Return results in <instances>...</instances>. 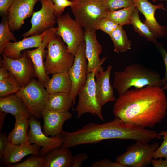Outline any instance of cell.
<instances>
[{
	"instance_id": "cell-1",
	"label": "cell",
	"mask_w": 167,
	"mask_h": 167,
	"mask_svg": "<svg viewBox=\"0 0 167 167\" xmlns=\"http://www.w3.org/2000/svg\"><path fill=\"white\" fill-rule=\"evenodd\" d=\"M167 99L161 87L147 86L128 90L115 100L113 112L127 123L143 128L161 122L167 113Z\"/></svg>"
},
{
	"instance_id": "cell-2",
	"label": "cell",
	"mask_w": 167,
	"mask_h": 167,
	"mask_svg": "<svg viewBox=\"0 0 167 167\" xmlns=\"http://www.w3.org/2000/svg\"><path fill=\"white\" fill-rule=\"evenodd\" d=\"M63 139L61 147L69 148L80 145L94 144L111 139L140 141L143 135L142 129L125 122L115 117L113 120L102 123H88L71 132L63 131L60 135Z\"/></svg>"
},
{
	"instance_id": "cell-3",
	"label": "cell",
	"mask_w": 167,
	"mask_h": 167,
	"mask_svg": "<svg viewBox=\"0 0 167 167\" xmlns=\"http://www.w3.org/2000/svg\"><path fill=\"white\" fill-rule=\"evenodd\" d=\"M113 87L119 96L131 87L140 89L146 86L161 87L160 75L152 69L141 64H134L126 66L122 71H116Z\"/></svg>"
},
{
	"instance_id": "cell-4",
	"label": "cell",
	"mask_w": 167,
	"mask_h": 167,
	"mask_svg": "<svg viewBox=\"0 0 167 167\" xmlns=\"http://www.w3.org/2000/svg\"><path fill=\"white\" fill-rule=\"evenodd\" d=\"M46 48L44 62L46 74L68 72L73 64L75 56L69 51L61 38L56 35L50 40Z\"/></svg>"
},
{
	"instance_id": "cell-5",
	"label": "cell",
	"mask_w": 167,
	"mask_h": 167,
	"mask_svg": "<svg viewBox=\"0 0 167 167\" xmlns=\"http://www.w3.org/2000/svg\"><path fill=\"white\" fill-rule=\"evenodd\" d=\"M71 1L70 7L75 19L84 29L95 30L97 23L109 11L105 0Z\"/></svg>"
},
{
	"instance_id": "cell-6",
	"label": "cell",
	"mask_w": 167,
	"mask_h": 167,
	"mask_svg": "<svg viewBox=\"0 0 167 167\" xmlns=\"http://www.w3.org/2000/svg\"><path fill=\"white\" fill-rule=\"evenodd\" d=\"M95 72L94 71L87 74L86 83L77 93L79 101L75 110L77 113L78 118L83 114L89 113L104 122V118L102 113L103 106L96 92Z\"/></svg>"
},
{
	"instance_id": "cell-7",
	"label": "cell",
	"mask_w": 167,
	"mask_h": 167,
	"mask_svg": "<svg viewBox=\"0 0 167 167\" xmlns=\"http://www.w3.org/2000/svg\"><path fill=\"white\" fill-rule=\"evenodd\" d=\"M38 80L33 78L26 86L16 93L30 113L37 119L42 118L43 110L49 94Z\"/></svg>"
},
{
	"instance_id": "cell-8",
	"label": "cell",
	"mask_w": 167,
	"mask_h": 167,
	"mask_svg": "<svg viewBox=\"0 0 167 167\" xmlns=\"http://www.w3.org/2000/svg\"><path fill=\"white\" fill-rule=\"evenodd\" d=\"M158 143L138 141L129 146L126 152L118 156L116 161L125 167H147L152 163Z\"/></svg>"
},
{
	"instance_id": "cell-9",
	"label": "cell",
	"mask_w": 167,
	"mask_h": 167,
	"mask_svg": "<svg viewBox=\"0 0 167 167\" xmlns=\"http://www.w3.org/2000/svg\"><path fill=\"white\" fill-rule=\"evenodd\" d=\"M56 20V34L61 38L69 51L75 56L79 45L85 41L84 30L68 13L57 17Z\"/></svg>"
},
{
	"instance_id": "cell-10",
	"label": "cell",
	"mask_w": 167,
	"mask_h": 167,
	"mask_svg": "<svg viewBox=\"0 0 167 167\" xmlns=\"http://www.w3.org/2000/svg\"><path fill=\"white\" fill-rule=\"evenodd\" d=\"M22 57L18 59L10 58L2 53L0 64L14 77L21 87L27 86L35 77L32 61L26 50L22 51Z\"/></svg>"
},
{
	"instance_id": "cell-11",
	"label": "cell",
	"mask_w": 167,
	"mask_h": 167,
	"mask_svg": "<svg viewBox=\"0 0 167 167\" xmlns=\"http://www.w3.org/2000/svg\"><path fill=\"white\" fill-rule=\"evenodd\" d=\"M41 8L34 12L31 19L30 29L23 34L25 38L41 34L46 30L55 27L57 24L56 18L54 14V3L52 0H40Z\"/></svg>"
},
{
	"instance_id": "cell-12",
	"label": "cell",
	"mask_w": 167,
	"mask_h": 167,
	"mask_svg": "<svg viewBox=\"0 0 167 167\" xmlns=\"http://www.w3.org/2000/svg\"><path fill=\"white\" fill-rule=\"evenodd\" d=\"M85 41L78 46L72 66L68 72L72 83L70 92L73 106L79 90L85 85L87 80L88 61L85 54Z\"/></svg>"
},
{
	"instance_id": "cell-13",
	"label": "cell",
	"mask_w": 167,
	"mask_h": 167,
	"mask_svg": "<svg viewBox=\"0 0 167 167\" xmlns=\"http://www.w3.org/2000/svg\"><path fill=\"white\" fill-rule=\"evenodd\" d=\"M29 119L30 129L27 131V141L42 147L39 156H44L50 150L62 146L63 139L60 135L48 137L42 131L40 122L35 117L31 114Z\"/></svg>"
},
{
	"instance_id": "cell-14",
	"label": "cell",
	"mask_w": 167,
	"mask_h": 167,
	"mask_svg": "<svg viewBox=\"0 0 167 167\" xmlns=\"http://www.w3.org/2000/svg\"><path fill=\"white\" fill-rule=\"evenodd\" d=\"M84 30L85 54L88 61L87 74L95 71V75L104 71L101 65L107 57H104L101 60L100 59L99 55L102 52V48L97 40L96 31Z\"/></svg>"
},
{
	"instance_id": "cell-15",
	"label": "cell",
	"mask_w": 167,
	"mask_h": 167,
	"mask_svg": "<svg viewBox=\"0 0 167 167\" xmlns=\"http://www.w3.org/2000/svg\"><path fill=\"white\" fill-rule=\"evenodd\" d=\"M40 0H14L8 11V22L11 30H19L24 20L32 16L35 4Z\"/></svg>"
},
{
	"instance_id": "cell-16",
	"label": "cell",
	"mask_w": 167,
	"mask_h": 167,
	"mask_svg": "<svg viewBox=\"0 0 167 167\" xmlns=\"http://www.w3.org/2000/svg\"><path fill=\"white\" fill-rule=\"evenodd\" d=\"M57 27L49 29L45 35L41 45L36 49L32 50H26L31 59L35 72V77L38 80L45 88L49 78L45 72L43 62V55L45 49L50 40L56 34Z\"/></svg>"
},
{
	"instance_id": "cell-17",
	"label": "cell",
	"mask_w": 167,
	"mask_h": 167,
	"mask_svg": "<svg viewBox=\"0 0 167 167\" xmlns=\"http://www.w3.org/2000/svg\"><path fill=\"white\" fill-rule=\"evenodd\" d=\"M133 2L135 6L145 17V20L143 23L150 28L157 38L167 36V26L160 25L155 16L156 10L164 8L165 6L161 3L153 5L148 0H133Z\"/></svg>"
},
{
	"instance_id": "cell-18",
	"label": "cell",
	"mask_w": 167,
	"mask_h": 167,
	"mask_svg": "<svg viewBox=\"0 0 167 167\" xmlns=\"http://www.w3.org/2000/svg\"><path fill=\"white\" fill-rule=\"evenodd\" d=\"M41 147L36 144H31L28 142L19 145L10 142L5 148L2 161L6 167L8 165L18 163L28 155H39Z\"/></svg>"
},
{
	"instance_id": "cell-19",
	"label": "cell",
	"mask_w": 167,
	"mask_h": 167,
	"mask_svg": "<svg viewBox=\"0 0 167 167\" xmlns=\"http://www.w3.org/2000/svg\"><path fill=\"white\" fill-rule=\"evenodd\" d=\"M72 115L70 112H59L44 109L42 118L43 120V131L47 136L59 135L62 131L65 121L71 119Z\"/></svg>"
},
{
	"instance_id": "cell-20",
	"label": "cell",
	"mask_w": 167,
	"mask_h": 167,
	"mask_svg": "<svg viewBox=\"0 0 167 167\" xmlns=\"http://www.w3.org/2000/svg\"><path fill=\"white\" fill-rule=\"evenodd\" d=\"M49 29L40 35L24 38L18 41L9 42L4 49L2 53L11 59L21 58L23 55L22 51L30 48H37L41 45Z\"/></svg>"
},
{
	"instance_id": "cell-21",
	"label": "cell",
	"mask_w": 167,
	"mask_h": 167,
	"mask_svg": "<svg viewBox=\"0 0 167 167\" xmlns=\"http://www.w3.org/2000/svg\"><path fill=\"white\" fill-rule=\"evenodd\" d=\"M112 68V66L109 65L105 71L95 75L96 92L103 106L108 102L116 100L113 86L111 85L110 82Z\"/></svg>"
},
{
	"instance_id": "cell-22",
	"label": "cell",
	"mask_w": 167,
	"mask_h": 167,
	"mask_svg": "<svg viewBox=\"0 0 167 167\" xmlns=\"http://www.w3.org/2000/svg\"><path fill=\"white\" fill-rule=\"evenodd\" d=\"M44 156V167H72L73 156L69 148L53 149Z\"/></svg>"
},
{
	"instance_id": "cell-23",
	"label": "cell",
	"mask_w": 167,
	"mask_h": 167,
	"mask_svg": "<svg viewBox=\"0 0 167 167\" xmlns=\"http://www.w3.org/2000/svg\"><path fill=\"white\" fill-rule=\"evenodd\" d=\"M0 111L10 113L15 117L31 115L22 101L16 94L0 97Z\"/></svg>"
},
{
	"instance_id": "cell-24",
	"label": "cell",
	"mask_w": 167,
	"mask_h": 167,
	"mask_svg": "<svg viewBox=\"0 0 167 167\" xmlns=\"http://www.w3.org/2000/svg\"><path fill=\"white\" fill-rule=\"evenodd\" d=\"M73 105V100L70 93L58 92L49 94L44 109L65 112H69Z\"/></svg>"
},
{
	"instance_id": "cell-25",
	"label": "cell",
	"mask_w": 167,
	"mask_h": 167,
	"mask_svg": "<svg viewBox=\"0 0 167 167\" xmlns=\"http://www.w3.org/2000/svg\"><path fill=\"white\" fill-rule=\"evenodd\" d=\"M29 116L20 115L15 117V122L14 127L8 136L10 143L19 145L28 142L27 133L29 126Z\"/></svg>"
},
{
	"instance_id": "cell-26",
	"label": "cell",
	"mask_w": 167,
	"mask_h": 167,
	"mask_svg": "<svg viewBox=\"0 0 167 167\" xmlns=\"http://www.w3.org/2000/svg\"><path fill=\"white\" fill-rule=\"evenodd\" d=\"M72 83L68 72L52 74L45 88L49 94L58 92L70 93Z\"/></svg>"
},
{
	"instance_id": "cell-27",
	"label": "cell",
	"mask_w": 167,
	"mask_h": 167,
	"mask_svg": "<svg viewBox=\"0 0 167 167\" xmlns=\"http://www.w3.org/2000/svg\"><path fill=\"white\" fill-rule=\"evenodd\" d=\"M139 11L135 7L132 15L131 24L133 26L134 30L148 41L155 44L158 42L157 37L150 28L141 21L139 17Z\"/></svg>"
},
{
	"instance_id": "cell-28",
	"label": "cell",
	"mask_w": 167,
	"mask_h": 167,
	"mask_svg": "<svg viewBox=\"0 0 167 167\" xmlns=\"http://www.w3.org/2000/svg\"><path fill=\"white\" fill-rule=\"evenodd\" d=\"M109 36L113 43L115 52L119 53L131 49V41L129 39L123 26L119 25Z\"/></svg>"
},
{
	"instance_id": "cell-29",
	"label": "cell",
	"mask_w": 167,
	"mask_h": 167,
	"mask_svg": "<svg viewBox=\"0 0 167 167\" xmlns=\"http://www.w3.org/2000/svg\"><path fill=\"white\" fill-rule=\"evenodd\" d=\"M134 4L128 7L121 9L113 11H108L105 14L107 17L118 25L131 24L132 15L135 8Z\"/></svg>"
},
{
	"instance_id": "cell-30",
	"label": "cell",
	"mask_w": 167,
	"mask_h": 167,
	"mask_svg": "<svg viewBox=\"0 0 167 167\" xmlns=\"http://www.w3.org/2000/svg\"><path fill=\"white\" fill-rule=\"evenodd\" d=\"M8 22V15L2 17L0 23V54H2L4 48L11 40L14 42L17 39L13 32L11 31Z\"/></svg>"
},
{
	"instance_id": "cell-31",
	"label": "cell",
	"mask_w": 167,
	"mask_h": 167,
	"mask_svg": "<svg viewBox=\"0 0 167 167\" xmlns=\"http://www.w3.org/2000/svg\"><path fill=\"white\" fill-rule=\"evenodd\" d=\"M21 88L16 79L11 73L8 77L0 81V97L16 94Z\"/></svg>"
},
{
	"instance_id": "cell-32",
	"label": "cell",
	"mask_w": 167,
	"mask_h": 167,
	"mask_svg": "<svg viewBox=\"0 0 167 167\" xmlns=\"http://www.w3.org/2000/svg\"><path fill=\"white\" fill-rule=\"evenodd\" d=\"M44 156L33 155L22 162L7 165L8 167H44Z\"/></svg>"
},
{
	"instance_id": "cell-33",
	"label": "cell",
	"mask_w": 167,
	"mask_h": 167,
	"mask_svg": "<svg viewBox=\"0 0 167 167\" xmlns=\"http://www.w3.org/2000/svg\"><path fill=\"white\" fill-rule=\"evenodd\" d=\"M119 25L106 17L101 19L96 25V31L100 30L109 35Z\"/></svg>"
},
{
	"instance_id": "cell-34",
	"label": "cell",
	"mask_w": 167,
	"mask_h": 167,
	"mask_svg": "<svg viewBox=\"0 0 167 167\" xmlns=\"http://www.w3.org/2000/svg\"><path fill=\"white\" fill-rule=\"evenodd\" d=\"M109 11L129 7L134 4L133 0H105Z\"/></svg>"
},
{
	"instance_id": "cell-35",
	"label": "cell",
	"mask_w": 167,
	"mask_h": 167,
	"mask_svg": "<svg viewBox=\"0 0 167 167\" xmlns=\"http://www.w3.org/2000/svg\"><path fill=\"white\" fill-rule=\"evenodd\" d=\"M159 134L162 136L163 141L155 152L153 159L163 158L167 159V131H160Z\"/></svg>"
},
{
	"instance_id": "cell-36",
	"label": "cell",
	"mask_w": 167,
	"mask_h": 167,
	"mask_svg": "<svg viewBox=\"0 0 167 167\" xmlns=\"http://www.w3.org/2000/svg\"><path fill=\"white\" fill-rule=\"evenodd\" d=\"M54 3V14L57 18L62 15L65 8L71 6L73 3L69 0H52Z\"/></svg>"
},
{
	"instance_id": "cell-37",
	"label": "cell",
	"mask_w": 167,
	"mask_h": 167,
	"mask_svg": "<svg viewBox=\"0 0 167 167\" xmlns=\"http://www.w3.org/2000/svg\"><path fill=\"white\" fill-rule=\"evenodd\" d=\"M92 167H125L116 161L113 162L107 159H104L96 161L91 165Z\"/></svg>"
},
{
	"instance_id": "cell-38",
	"label": "cell",
	"mask_w": 167,
	"mask_h": 167,
	"mask_svg": "<svg viewBox=\"0 0 167 167\" xmlns=\"http://www.w3.org/2000/svg\"><path fill=\"white\" fill-rule=\"evenodd\" d=\"M155 45L163 58L165 66V75L161 81L162 85H164L167 82V51L165 49L163 45L158 42Z\"/></svg>"
},
{
	"instance_id": "cell-39",
	"label": "cell",
	"mask_w": 167,
	"mask_h": 167,
	"mask_svg": "<svg viewBox=\"0 0 167 167\" xmlns=\"http://www.w3.org/2000/svg\"><path fill=\"white\" fill-rule=\"evenodd\" d=\"M14 0H0V15L2 17L7 15L8 11Z\"/></svg>"
},
{
	"instance_id": "cell-40",
	"label": "cell",
	"mask_w": 167,
	"mask_h": 167,
	"mask_svg": "<svg viewBox=\"0 0 167 167\" xmlns=\"http://www.w3.org/2000/svg\"><path fill=\"white\" fill-rule=\"evenodd\" d=\"M10 142L8 136L5 132L0 133V160L2 159L3 155L7 144Z\"/></svg>"
},
{
	"instance_id": "cell-41",
	"label": "cell",
	"mask_w": 167,
	"mask_h": 167,
	"mask_svg": "<svg viewBox=\"0 0 167 167\" xmlns=\"http://www.w3.org/2000/svg\"><path fill=\"white\" fill-rule=\"evenodd\" d=\"M88 158L84 153H79L73 156L72 167H81L83 162Z\"/></svg>"
},
{
	"instance_id": "cell-42",
	"label": "cell",
	"mask_w": 167,
	"mask_h": 167,
	"mask_svg": "<svg viewBox=\"0 0 167 167\" xmlns=\"http://www.w3.org/2000/svg\"><path fill=\"white\" fill-rule=\"evenodd\" d=\"M151 164L153 167H167V159L164 160L162 158L153 159Z\"/></svg>"
},
{
	"instance_id": "cell-43",
	"label": "cell",
	"mask_w": 167,
	"mask_h": 167,
	"mask_svg": "<svg viewBox=\"0 0 167 167\" xmlns=\"http://www.w3.org/2000/svg\"><path fill=\"white\" fill-rule=\"evenodd\" d=\"M10 74L9 71L5 66L0 64V81L8 77Z\"/></svg>"
},
{
	"instance_id": "cell-44",
	"label": "cell",
	"mask_w": 167,
	"mask_h": 167,
	"mask_svg": "<svg viewBox=\"0 0 167 167\" xmlns=\"http://www.w3.org/2000/svg\"><path fill=\"white\" fill-rule=\"evenodd\" d=\"M7 113L0 111V130L2 129L4 124V122Z\"/></svg>"
},
{
	"instance_id": "cell-45",
	"label": "cell",
	"mask_w": 167,
	"mask_h": 167,
	"mask_svg": "<svg viewBox=\"0 0 167 167\" xmlns=\"http://www.w3.org/2000/svg\"><path fill=\"white\" fill-rule=\"evenodd\" d=\"M161 88L164 90H167V82L166 83V84L163 85V86Z\"/></svg>"
},
{
	"instance_id": "cell-46",
	"label": "cell",
	"mask_w": 167,
	"mask_h": 167,
	"mask_svg": "<svg viewBox=\"0 0 167 167\" xmlns=\"http://www.w3.org/2000/svg\"><path fill=\"white\" fill-rule=\"evenodd\" d=\"M152 1L154 2H156L157 1H159V0H161V1H162V0H166V1H167V0H152Z\"/></svg>"
}]
</instances>
